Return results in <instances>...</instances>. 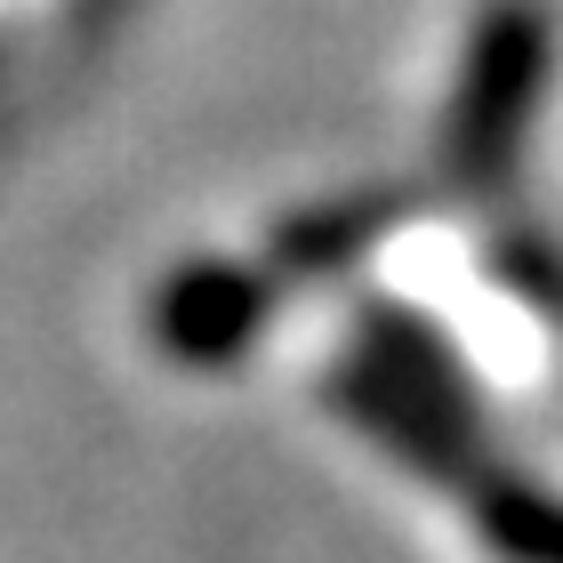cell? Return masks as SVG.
Returning a JSON list of instances; mask_svg holds the SVG:
<instances>
[{"label": "cell", "mask_w": 563, "mask_h": 563, "mask_svg": "<svg viewBox=\"0 0 563 563\" xmlns=\"http://www.w3.org/2000/svg\"><path fill=\"white\" fill-rule=\"evenodd\" d=\"M266 322H274V274L234 266V258H194L153 290V339L186 371L242 363Z\"/></svg>", "instance_id": "3"}, {"label": "cell", "mask_w": 563, "mask_h": 563, "mask_svg": "<svg viewBox=\"0 0 563 563\" xmlns=\"http://www.w3.org/2000/svg\"><path fill=\"white\" fill-rule=\"evenodd\" d=\"M395 218H402V194H346V201H322V210H298V218H282V234H274V266L282 274H339V266L363 258Z\"/></svg>", "instance_id": "4"}, {"label": "cell", "mask_w": 563, "mask_h": 563, "mask_svg": "<svg viewBox=\"0 0 563 563\" xmlns=\"http://www.w3.org/2000/svg\"><path fill=\"white\" fill-rule=\"evenodd\" d=\"M475 523L499 563H563V499L523 475H492L475 492Z\"/></svg>", "instance_id": "5"}, {"label": "cell", "mask_w": 563, "mask_h": 563, "mask_svg": "<svg viewBox=\"0 0 563 563\" xmlns=\"http://www.w3.org/2000/svg\"><path fill=\"white\" fill-rule=\"evenodd\" d=\"M339 411L363 434H378L395 459H411L419 475H467L475 459L467 378H459L451 346L402 306H363L354 354L339 371Z\"/></svg>", "instance_id": "1"}, {"label": "cell", "mask_w": 563, "mask_h": 563, "mask_svg": "<svg viewBox=\"0 0 563 563\" xmlns=\"http://www.w3.org/2000/svg\"><path fill=\"white\" fill-rule=\"evenodd\" d=\"M555 65V33L531 0H492L475 16L467 65H459V97L443 121V177L459 194H507L523 162V137L540 121Z\"/></svg>", "instance_id": "2"}]
</instances>
